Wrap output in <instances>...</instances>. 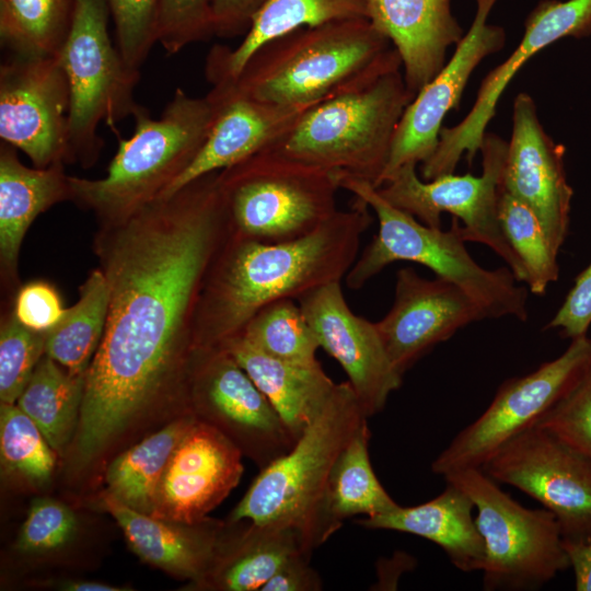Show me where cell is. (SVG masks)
<instances>
[{"label":"cell","mask_w":591,"mask_h":591,"mask_svg":"<svg viewBox=\"0 0 591 591\" xmlns=\"http://www.w3.org/2000/svg\"><path fill=\"white\" fill-rule=\"evenodd\" d=\"M230 231L219 171L103 224L96 253L108 310L73 438L78 467L171 386L187 393L199 300Z\"/></svg>","instance_id":"6da1fadb"},{"label":"cell","mask_w":591,"mask_h":591,"mask_svg":"<svg viewBox=\"0 0 591 591\" xmlns=\"http://www.w3.org/2000/svg\"><path fill=\"white\" fill-rule=\"evenodd\" d=\"M360 198L337 210L310 234L280 243L229 236L207 276L199 300L196 348L219 347L239 335L263 306L341 281L358 257L372 223Z\"/></svg>","instance_id":"7a4b0ae2"},{"label":"cell","mask_w":591,"mask_h":591,"mask_svg":"<svg viewBox=\"0 0 591 591\" xmlns=\"http://www.w3.org/2000/svg\"><path fill=\"white\" fill-rule=\"evenodd\" d=\"M397 69L402 59L391 40L368 19H351L300 27L268 40L229 81L253 100L303 106Z\"/></svg>","instance_id":"3957f363"},{"label":"cell","mask_w":591,"mask_h":591,"mask_svg":"<svg viewBox=\"0 0 591 591\" xmlns=\"http://www.w3.org/2000/svg\"><path fill=\"white\" fill-rule=\"evenodd\" d=\"M218 109L209 91L196 97L177 88L159 118L141 106L128 139L112 128L118 149L99 179L69 176L71 200L90 209L102 224L125 219L157 199L193 162L204 146Z\"/></svg>","instance_id":"277c9868"},{"label":"cell","mask_w":591,"mask_h":591,"mask_svg":"<svg viewBox=\"0 0 591 591\" xmlns=\"http://www.w3.org/2000/svg\"><path fill=\"white\" fill-rule=\"evenodd\" d=\"M367 419L350 383H337L290 450L260 468L230 521L291 528L312 554L336 532L324 509L328 478L338 455Z\"/></svg>","instance_id":"5b68a950"},{"label":"cell","mask_w":591,"mask_h":591,"mask_svg":"<svg viewBox=\"0 0 591 591\" xmlns=\"http://www.w3.org/2000/svg\"><path fill=\"white\" fill-rule=\"evenodd\" d=\"M340 187L362 199L379 222L378 233L345 277L349 289H361L392 263L413 262L460 287L488 318L528 320V289L519 285L508 266L486 269L475 262L466 248L459 219L452 217L448 230L428 227L391 205L364 179L343 176Z\"/></svg>","instance_id":"8992f818"},{"label":"cell","mask_w":591,"mask_h":591,"mask_svg":"<svg viewBox=\"0 0 591 591\" xmlns=\"http://www.w3.org/2000/svg\"><path fill=\"white\" fill-rule=\"evenodd\" d=\"M413 99L403 70L390 71L313 106L265 149L378 187Z\"/></svg>","instance_id":"52a82bcc"},{"label":"cell","mask_w":591,"mask_h":591,"mask_svg":"<svg viewBox=\"0 0 591 591\" xmlns=\"http://www.w3.org/2000/svg\"><path fill=\"white\" fill-rule=\"evenodd\" d=\"M340 178L269 149L219 171L230 235L280 243L310 234L338 210Z\"/></svg>","instance_id":"ba28073f"},{"label":"cell","mask_w":591,"mask_h":591,"mask_svg":"<svg viewBox=\"0 0 591 591\" xmlns=\"http://www.w3.org/2000/svg\"><path fill=\"white\" fill-rule=\"evenodd\" d=\"M106 0H79L60 54L70 88L65 163L94 164L104 140L101 123L114 128L142 106L135 100L140 70L130 68L108 33Z\"/></svg>","instance_id":"9c48e42d"},{"label":"cell","mask_w":591,"mask_h":591,"mask_svg":"<svg viewBox=\"0 0 591 591\" xmlns=\"http://www.w3.org/2000/svg\"><path fill=\"white\" fill-rule=\"evenodd\" d=\"M473 500L486 560L485 590H536L570 568L559 524L547 509H529L505 493L482 468L443 476Z\"/></svg>","instance_id":"30bf717a"},{"label":"cell","mask_w":591,"mask_h":591,"mask_svg":"<svg viewBox=\"0 0 591 591\" xmlns=\"http://www.w3.org/2000/svg\"><path fill=\"white\" fill-rule=\"evenodd\" d=\"M507 147L505 139L487 131L479 149V176L449 173L425 181L417 174V164L410 163L402 166L378 190L391 205L428 227L442 228L443 212L459 219L466 242L489 247L507 264L519 282H525V269L505 239L498 220Z\"/></svg>","instance_id":"8fae6325"},{"label":"cell","mask_w":591,"mask_h":591,"mask_svg":"<svg viewBox=\"0 0 591 591\" xmlns=\"http://www.w3.org/2000/svg\"><path fill=\"white\" fill-rule=\"evenodd\" d=\"M591 360V338L571 339L557 358L505 381L489 406L431 463L437 475L482 468L505 443L535 426L573 386Z\"/></svg>","instance_id":"7c38bea8"},{"label":"cell","mask_w":591,"mask_h":591,"mask_svg":"<svg viewBox=\"0 0 591 591\" xmlns=\"http://www.w3.org/2000/svg\"><path fill=\"white\" fill-rule=\"evenodd\" d=\"M187 397L197 419L223 432L259 468L296 441L269 399L221 347L195 348Z\"/></svg>","instance_id":"4fadbf2b"},{"label":"cell","mask_w":591,"mask_h":591,"mask_svg":"<svg viewBox=\"0 0 591 591\" xmlns=\"http://www.w3.org/2000/svg\"><path fill=\"white\" fill-rule=\"evenodd\" d=\"M482 470L549 510L564 542H591V461L551 431L535 425L519 433Z\"/></svg>","instance_id":"5bb4252c"},{"label":"cell","mask_w":591,"mask_h":591,"mask_svg":"<svg viewBox=\"0 0 591 591\" xmlns=\"http://www.w3.org/2000/svg\"><path fill=\"white\" fill-rule=\"evenodd\" d=\"M590 35L591 0H541L526 16L518 46L483 79L466 116L452 127H442L434 152L421 163V178L454 173L463 157L472 165L501 95L522 66L561 38Z\"/></svg>","instance_id":"9a60e30c"},{"label":"cell","mask_w":591,"mask_h":591,"mask_svg":"<svg viewBox=\"0 0 591 591\" xmlns=\"http://www.w3.org/2000/svg\"><path fill=\"white\" fill-rule=\"evenodd\" d=\"M70 88L60 56L10 55L0 66V138L35 167L63 162Z\"/></svg>","instance_id":"2e32d148"},{"label":"cell","mask_w":591,"mask_h":591,"mask_svg":"<svg viewBox=\"0 0 591 591\" xmlns=\"http://www.w3.org/2000/svg\"><path fill=\"white\" fill-rule=\"evenodd\" d=\"M474 1L476 12L473 22L455 45L454 54L405 108L378 187L402 166L418 165L431 157L439 142L443 119L451 109L459 108L473 71L487 56L503 48L507 39L505 28L488 22L498 0Z\"/></svg>","instance_id":"e0dca14e"},{"label":"cell","mask_w":591,"mask_h":591,"mask_svg":"<svg viewBox=\"0 0 591 591\" xmlns=\"http://www.w3.org/2000/svg\"><path fill=\"white\" fill-rule=\"evenodd\" d=\"M297 301L320 348L347 374L364 415L380 413L402 385L403 375L394 368L376 324L351 311L340 281L321 286Z\"/></svg>","instance_id":"ac0fdd59"},{"label":"cell","mask_w":591,"mask_h":591,"mask_svg":"<svg viewBox=\"0 0 591 591\" xmlns=\"http://www.w3.org/2000/svg\"><path fill=\"white\" fill-rule=\"evenodd\" d=\"M566 148L545 131L533 97L519 93L513 101L501 187L538 218L559 254L569 232L573 189L565 169Z\"/></svg>","instance_id":"d6986e66"},{"label":"cell","mask_w":591,"mask_h":591,"mask_svg":"<svg viewBox=\"0 0 591 591\" xmlns=\"http://www.w3.org/2000/svg\"><path fill=\"white\" fill-rule=\"evenodd\" d=\"M485 318V311L456 285L405 267L396 273L392 308L375 324L394 368L404 375L438 344Z\"/></svg>","instance_id":"ffe728a7"},{"label":"cell","mask_w":591,"mask_h":591,"mask_svg":"<svg viewBox=\"0 0 591 591\" xmlns=\"http://www.w3.org/2000/svg\"><path fill=\"white\" fill-rule=\"evenodd\" d=\"M243 456L223 432L196 419L166 464L152 515L183 523L207 519L237 486Z\"/></svg>","instance_id":"44dd1931"},{"label":"cell","mask_w":591,"mask_h":591,"mask_svg":"<svg viewBox=\"0 0 591 591\" xmlns=\"http://www.w3.org/2000/svg\"><path fill=\"white\" fill-rule=\"evenodd\" d=\"M210 91L218 109L208 137L189 166L158 198H167L196 178L230 167L267 148L315 106L256 101L240 93L231 81L217 83Z\"/></svg>","instance_id":"7402d4cb"},{"label":"cell","mask_w":591,"mask_h":591,"mask_svg":"<svg viewBox=\"0 0 591 591\" xmlns=\"http://www.w3.org/2000/svg\"><path fill=\"white\" fill-rule=\"evenodd\" d=\"M368 20L398 51L407 90L413 95L447 62V53L464 35L451 0H367Z\"/></svg>","instance_id":"603a6c76"},{"label":"cell","mask_w":591,"mask_h":591,"mask_svg":"<svg viewBox=\"0 0 591 591\" xmlns=\"http://www.w3.org/2000/svg\"><path fill=\"white\" fill-rule=\"evenodd\" d=\"M104 508L143 561L194 584L209 571L224 524L210 519L183 523L141 513L106 493Z\"/></svg>","instance_id":"cb8c5ba5"},{"label":"cell","mask_w":591,"mask_h":591,"mask_svg":"<svg viewBox=\"0 0 591 591\" xmlns=\"http://www.w3.org/2000/svg\"><path fill=\"white\" fill-rule=\"evenodd\" d=\"M470 496L447 483L433 499L357 520L372 530H390L424 537L439 545L451 563L464 572L482 571L486 560L483 536L477 528Z\"/></svg>","instance_id":"d4e9b609"},{"label":"cell","mask_w":591,"mask_h":591,"mask_svg":"<svg viewBox=\"0 0 591 591\" xmlns=\"http://www.w3.org/2000/svg\"><path fill=\"white\" fill-rule=\"evenodd\" d=\"M247 372L269 399L290 434L297 440L320 415L335 383L322 364L297 363L271 358L236 335L221 346Z\"/></svg>","instance_id":"484cf974"},{"label":"cell","mask_w":591,"mask_h":591,"mask_svg":"<svg viewBox=\"0 0 591 591\" xmlns=\"http://www.w3.org/2000/svg\"><path fill=\"white\" fill-rule=\"evenodd\" d=\"M16 148L0 146V258L5 274L16 271L23 237L34 219L57 202L71 199L63 162L48 167L24 165Z\"/></svg>","instance_id":"4316f807"},{"label":"cell","mask_w":591,"mask_h":591,"mask_svg":"<svg viewBox=\"0 0 591 591\" xmlns=\"http://www.w3.org/2000/svg\"><path fill=\"white\" fill-rule=\"evenodd\" d=\"M245 521L246 524L235 531L223 526L212 566L196 587L260 591L288 558L300 552L308 553L293 529Z\"/></svg>","instance_id":"83f0119b"},{"label":"cell","mask_w":591,"mask_h":591,"mask_svg":"<svg viewBox=\"0 0 591 591\" xmlns=\"http://www.w3.org/2000/svg\"><path fill=\"white\" fill-rule=\"evenodd\" d=\"M351 19H368L367 0H268L235 48L212 46L206 57V79L211 85L235 79L257 48L280 35Z\"/></svg>","instance_id":"f1b7e54d"},{"label":"cell","mask_w":591,"mask_h":591,"mask_svg":"<svg viewBox=\"0 0 591 591\" xmlns=\"http://www.w3.org/2000/svg\"><path fill=\"white\" fill-rule=\"evenodd\" d=\"M196 419L192 412L183 415L116 456L106 470L107 493L127 507L152 515L166 464Z\"/></svg>","instance_id":"f546056e"},{"label":"cell","mask_w":591,"mask_h":591,"mask_svg":"<svg viewBox=\"0 0 591 591\" xmlns=\"http://www.w3.org/2000/svg\"><path fill=\"white\" fill-rule=\"evenodd\" d=\"M370 431L367 420L338 455L326 487L324 509L337 531L351 517H373L398 505L378 479L369 456Z\"/></svg>","instance_id":"4dcf8cb0"},{"label":"cell","mask_w":591,"mask_h":591,"mask_svg":"<svg viewBox=\"0 0 591 591\" xmlns=\"http://www.w3.org/2000/svg\"><path fill=\"white\" fill-rule=\"evenodd\" d=\"M85 376L69 373L45 354L15 403L57 452H62L74 438Z\"/></svg>","instance_id":"1f68e13d"},{"label":"cell","mask_w":591,"mask_h":591,"mask_svg":"<svg viewBox=\"0 0 591 591\" xmlns=\"http://www.w3.org/2000/svg\"><path fill=\"white\" fill-rule=\"evenodd\" d=\"M107 310V281L102 269H95L80 287L77 303L46 332L45 354L69 373L86 374L104 333Z\"/></svg>","instance_id":"d6a6232c"},{"label":"cell","mask_w":591,"mask_h":591,"mask_svg":"<svg viewBox=\"0 0 591 591\" xmlns=\"http://www.w3.org/2000/svg\"><path fill=\"white\" fill-rule=\"evenodd\" d=\"M79 0H0V40L10 54L60 56Z\"/></svg>","instance_id":"836d02e7"},{"label":"cell","mask_w":591,"mask_h":591,"mask_svg":"<svg viewBox=\"0 0 591 591\" xmlns=\"http://www.w3.org/2000/svg\"><path fill=\"white\" fill-rule=\"evenodd\" d=\"M241 335L258 351L283 361L316 362V336L297 300L281 299L259 309Z\"/></svg>","instance_id":"e575fe53"},{"label":"cell","mask_w":591,"mask_h":591,"mask_svg":"<svg viewBox=\"0 0 591 591\" xmlns=\"http://www.w3.org/2000/svg\"><path fill=\"white\" fill-rule=\"evenodd\" d=\"M498 220L508 244L521 260L526 273L528 289L545 294L549 285L558 280V254L536 215L501 186L498 197Z\"/></svg>","instance_id":"d590c367"},{"label":"cell","mask_w":591,"mask_h":591,"mask_svg":"<svg viewBox=\"0 0 591 591\" xmlns=\"http://www.w3.org/2000/svg\"><path fill=\"white\" fill-rule=\"evenodd\" d=\"M0 457L5 473L42 485L55 467V450L16 404L0 405Z\"/></svg>","instance_id":"8d00e7d4"},{"label":"cell","mask_w":591,"mask_h":591,"mask_svg":"<svg viewBox=\"0 0 591 591\" xmlns=\"http://www.w3.org/2000/svg\"><path fill=\"white\" fill-rule=\"evenodd\" d=\"M46 332L23 325L11 314L0 332V401L15 404L45 355Z\"/></svg>","instance_id":"74e56055"},{"label":"cell","mask_w":591,"mask_h":591,"mask_svg":"<svg viewBox=\"0 0 591 591\" xmlns=\"http://www.w3.org/2000/svg\"><path fill=\"white\" fill-rule=\"evenodd\" d=\"M114 22L116 46L125 62L140 67L158 43L160 0H106Z\"/></svg>","instance_id":"f35d334b"},{"label":"cell","mask_w":591,"mask_h":591,"mask_svg":"<svg viewBox=\"0 0 591 591\" xmlns=\"http://www.w3.org/2000/svg\"><path fill=\"white\" fill-rule=\"evenodd\" d=\"M591 461V360L573 386L536 424Z\"/></svg>","instance_id":"ab89813d"},{"label":"cell","mask_w":591,"mask_h":591,"mask_svg":"<svg viewBox=\"0 0 591 591\" xmlns=\"http://www.w3.org/2000/svg\"><path fill=\"white\" fill-rule=\"evenodd\" d=\"M212 36L211 0H160L158 44L167 55Z\"/></svg>","instance_id":"60d3db41"},{"label":"cell","mask_w":591,"mask_h":591,"mask_svg":"<svg viewBox=\"0 0 591 591\" xmlns=\"http://www.w3.org/2000/svg\"><path fill=\"white\" fill-rule=\"evenodd\" d=\"M77 517L65 503L51 498H35L19 533L22 553L40 554L60 548L76 534Z\"/></svg>","instance_id":"b9f144b4"},{"label":"cell","mask_w":591,"mask_h":591,"mask_svg":"<svg viewBox=\"0 0 591 591\" xmlns=\"http://www.w3.org/2000/svg\"><path fill=\"white\" fill-rule=\"evenodd\" d=\"M65 312L60 297L53 286L44 281H33L20 289L13 313L26 327L48 332Z\"/></svg>","instance_id":"7bdbcfd3"},{"label":"cell","mask_w":591,"mask_h":591,"mask_svg":"<svg viewBox=\"0 0 591 591\" xmlns=\"http://www.w3.org/2000/svg\"><path fill=\"white\" fill-rule=\"evenodd\" d=\"M591 325V263L576 277L560 308L546 328L559 329L570 340L586 336Z\"/></svg>","instance_id":"ee69618b"},{"label":"cell","mask_w":591,"mask_h":591,"mask_svg":"<svg viewBox=\"0 0 591 591\" xmlns=\"http://www.w3.org/2000/svg\"><path fill=\"white\" fill-rule=\"evenodd\" d=\"M268 0H211L215 36L245 35L254 18Z\"/></svg>","instance_id":"f6af8a7d"},{"label":"cell","mask_w":591,"mask_h":591,"mask_svg":"<svg viewBox=\"0 0 591 591\" xmlns=\"http://www.w3.org/2000/svg\"><path fill=\"white\" fill-rule=\"evenodd\" d=\"M311 554L300 552L288 558L260 591H321L323 581L311 566Z\"/></svg>","instance_id":"bcb514c9"},{"label":"cell","mask_w":591,"mask_h":591,"mask_svg":"<svg viewBox=\"0 0 591 591\" xmlns=\"http://www.w3.org/2000/svg\"><path fill=\"white\" fill-rule=\"evenodd\" d=\"M577 591H591V542H564Z\"/></svg>","instance_id":"7dc6e473"},{"label":"cell","mask_w":591,"mask_h":591,"mask_svg":"<svg viewBox=\"0 0 591 591\" xmlns=\"http://www.w3.org/2000/svg\"><path fill=\"white\" fill-rule=\"evenodd\" d=\"M63 590L68 591H120L126 590L119 587H115L112 584L103 583V582H95V581H83V580H77V581H68L65 582L62 586Z\"/></svg>","instance_id":"c3c4849f"}]
</instances>
